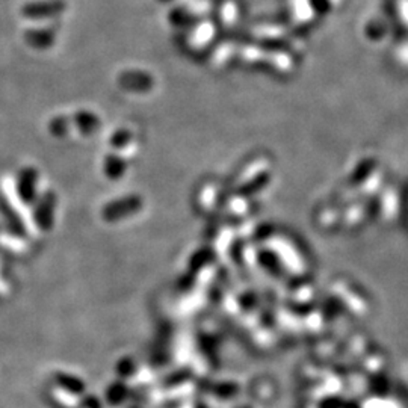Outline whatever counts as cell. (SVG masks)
<instances>
[{
    "mask_svg": "<svg viewBox=\"0 0 408 408\" xmlns=\"http://www.w3.org/2000/svg\"><path fill=\"white\" fill-rule=\"evenodd\" d=\"M76 124L81 129L82 133L91 135L97 131L98 126H100V121H98V118L94 114L82 111L76 114Z\"/></svg>",
    "mask_w": 408,
    "mask_h": 408,
    "instance_id": "5b68a950",
    "label": "cell"
},
{
    "mask_svg": "<svg viewBox=\"0 0 408 408\" xmlns=\"http://www.w3.org/2000/svg\"><path fill=\"white\" fill-rule=\"evenodd\" d=\"M105 170L109 177H118L119 173H123L124 170V162L115 157H107L105 164Z\"/></svg>",
    "mask_w": 408,
    "mask_h": 408,
    "instance_id": "52a82bcc",
    "label": "cell"
},
{
    "mask_svg": "<svg viewBox=\"0 0 408 408\" xmlns=\"http://www.w3.org/2000/svg\"><path fill=\"white\" fill-rule=\"evenodd\" d=\"M38 187V173L32 168H26L18 177V192L25 202H32Z\"/></svg>",
    "mask_w": 408,
    "mask_h": 408,
    "instance_id": "3957f363",
    "label": "cell"
},
{
    "mask_svg": "<svg viewBox=\"0 0 408 408\" xmlns=\"http://www.w3.org/2000/svg\"><path fill=\"white\" fill-rule=\"evenodd\" d=\"M55 195L47 194L44 195L38 203L37 207V221L43 228H51L52 221H53V211H55Z\"/></svg>",
    "mask_w": 408,
    "mask_h": 408,
    "instance_id": "277c9868",
    "label": "cell"
},
{
    "mask_svg": "<svg viewBox=\"0 0 408 408\" xmlns=\"http://www.w3.org/2000/svg\"><path fill=\"white\" fill-rule=\"evenodd\" d=\"M138 206H139V202L132 197L124 198V200L114 202L103 209V218L106 221H117L119 220V218L127 216V213L135 212Z\"/></svg>",
    "mask_w": 408,
    "mask_h": 408,
    "instance_id": "7a4b0ae2",
    "label": "cell"
},
{
    "mask_svg": "<svg viewBox=\"0 0 408 408\" xmlns=\"http://www.w3.org/2000/svg\"><path fill=\"white\" fill-rule=\"evenodd\" d=\"M65 4L62 0H44V2H32L23 6V15L29 18H51L64 13Z\"/></svg>",
    "mask_w": 408,
    "mask_h": 408,
    "instance_id": "6da1fadb",
    "label": "cell"
},
{
    "mask_svg": "<svg viewBox=\"0 0 408 408\" xmlns=\"http://www.w3.org/2000/svg\"><path fill=\"white\" fill-rule=\"evenodd\" d=\"M55 39L52 31H29L26 35V41L35 48H47L51 47Z\"/></svg>",
    "mask_w": 408,
    "mask_h": 408,
    "instance_id": "8992f818",
    "label": "cell"
},
{
    "mask_svg": "<svg viewBox=\"0 0 408 408\" xmlns=\"http://www.w3.org/2000/svg\"><path fill=\"white\" fill-rule=\"evenodd\" d=\"M51 129H52V133L55 136H64L68 131V121L65 117H58L56 119L51 123Z\"/></svg>",
    "mask_w": 408,
    "mask_h": 408,
    "instance_id": "ba28073f",
    "label": "cell"
}]
</instances>
